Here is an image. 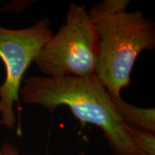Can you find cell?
Masks as SVG:
<instances>
[{
  "label": "cell",
  "mask_w": 155,
  "mask_h": 155,
  "mask_svg": "<svg viewBox=\"0 0 155 155\" xmlns=\"http://www.w3.org/2000/svg\"><path fill=\"white\" fill-rule=\"evenodd\" d=\"M19 94L23 102L40 105L53 113L58 106H68L81 124L99 127L114 155H141L128 135L115 104L96 75H65L23 79Z\"/></svg>",
  "instance_id": "6da1fadb"
},
{
  "label": "cell",
  "mask_w": 155,
  "mask_h": 155,
  "mask_svg": "<svg viewBox=\"0 0 155 155\" xmlns=\"http://www.w3.org/2000/svg\"><path fill=\"white\" fill-rule=\"evenodd\" d=\"M129 0H105L88 12L98 38L96 75L114 104L131 83L139 54L155 47L154 23L141 11L127 12Z\"/></svg>",
  "instance_id": "7a4b0ae2"
},
{
  "label": "cell",
  "mask_w": 155,
  "mask_h": 155,
  "mask_svg": "<svg viewBox=\"0 0 155 155\" xmlns=\"http://www.w3.org/2000/svg\"><path fill=\"white\" fill-rule=\"evenodd\" d=\"M98 38L86 5H70L66 20L33 62L48 77L96 75Z\"/></svg>",
  "instance_id": "3957f363"
},
{
  "label": "cell",
  "mask_w": 155,
  "mask_h": 155,
  "mask_svg": "<svg viewBox=\"0 0 155 155\" xmlns=\"http://www.w3.org/2000/svg\"><path fill=\"white\" fill-rule=\"evenodd\" d=\"M50 25V19L44 18L22 30L0 27V58L6 70L5 80L0 86V122L9 130L16 123L13 106L16 103L19 109V91L24 74L53 35Z\"/></svg>",
  "instance_id": "277c9868"
},
{
  "label": "cell",
  "mask_w": 155,
  "mask_h": 155,
  "mask_svg": "<svg viewBox=\"0 0 155 155\" xmlns=\"http://www.w3.org/2000/svg\"><path fill=\"white\" fill-rule=\"evenodd\" d=\"M114 104L124 122L155 132L154 108H139L126 102L123 98Z\"/></svg>",
  "instance_id": "5b68a950"
},
{
  "label": "cell",
  "mask_w": 155,
  "mask_h": 155,
  "mask_svg": "<svg viewBox=\"0 0 155 155\" xmlns=\"http://www.w3.org/2000/svg\"><path fill=\"white\" fill-rule=\"evenodd\" d=\"M125 130L141 155H155V134L124 122Z\"/></svg>",
  "instance_id": "8992f818"
},
{
  "label": "cell",
  "mask_w": 155,
  "mask_h": 155,
  "mask_svg": "<svg viewBox=\"0 0 155 155\" xmlns=\"http://www.w3.org/2000/svg\"><path fill=\"white\" fill-rule=\"evenodd\" d=\"M0 155H19L18 151L14 145L5 142L0 149Z\"/></svg>",
  "instance_id": "52a82bcc"
},
{
  "label": "cell",
  "mask_w": 155,
  "mask_h": 155,
  "mask_svg": "<svg viewBox=\"0 0 155 155\" xmlns=\"http://www.w3.org/2000/svg\"><path fill=\"white\" fill-rule=\"evenodd\" d=\"M0 124H1V122H0Z\"/></svg>",
  "instance_id": "ba28073f"
}]
</instances>
